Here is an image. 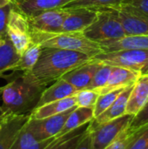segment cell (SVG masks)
Returning a JSON list of instances; mask_svg holds the SVG:
<instances>
[{"label": "cell", "instance_id": "6da1fadb", "mask_svg": "<svg viewBox=\"0 0 148 149\" xmlns=\"http://www.w3.org/2000/svg\"><path fill=\"white\" fill-rule=\"evenodd\" d=\"M90 60V57L79 52L42 48L38 60L28 72L35 81L46 87L48 84Z\"/></svg>", "mask_w": 148, "mask_h": 149}, {"label": "cell", "instance_id": "7a4b0ae2", "mask_svg": "<svg viewBox=\"0 0 148 149\" xmlns=\"http://www.w3.org/2000/svg\"><path fill=\"white\" fill-rule=\"evenodd\" d=\"M45 86L35 81L30 73L22 72L0 87L2 109L6 116L30 114L38 106Z\"/></svg>", "mask_w": 148, "mask_h": 149}, {"label": "cell", "instance_id": "3957f363", "mask_svg": "<svg viewBox=\"0 0 148 149\" xmlns=\"http://www.w3.org/2000/svg\"><path fill=\"white\" fill-rule=\"evenodd\" d=\"M32 43L42 48H56L84 53L91 58L103 52L99 43L88 39L82 32H43L31 28Z\"/></svg>", "mask_w": 148, "mask_h": 149}, {"label": "cell", "instance_id": "277c9868", "mask_svg": "<svg viewBox=\"0 0 148 149\" xmlns=\"http://www.w3.org/2000/svg\"><path fill=\"white\" fill-rule=\"evenodd\" d=\"M97 18L82 33L85 38L99 44L120 39L126 32L120 18L113 9H99Z\"/></svg>", "mask_w": 148, "mask_h": 149}, {"label": "cell", "instance_id": "5b68a950", "mask_svg": "<svg viewBox=\"0 0 148 149\" xmlns=\"http://www.w3.org/2000/svg\"><path fill=\"white\" fill-rule=\"evenodd\" d=\"M91 60L101 65L123 67L142 72L148 65V50L127 49L101 52L92 58Z\"/></svg>", "mask_w": 148, "mask_h": 149}, {"label": "cell", "instance_id": "8992f818", "mask_svg": "<svg viewBox=\"0 0 148 149\" xmlns=\"http://www.w3.org/2000/svg\"><path fill=\"white\" fill-rule=\"evenodd\" d=\"M133 115L124 114L117 119L101 124L90 129L91 149H105L109 146L126 127H128ZM90 126V125H89Z\"/></svg>", "mask_w": 148, "mask_h": 149}, {"label": "cell", "instance_id": "52a82bcc", "mask_svg": "<svg viewBox=\"0 0 148 149\" xmlns=\"http://www.w3.org/2000/svg\"><path fill=\"white\" fill-rule=\"evenodd\" d=\"M75 107L71 108L62 113L45 119H29V120L25 124V127L31 132L37 142L56 137L64 127L67 117Z\"/></svg>", "mask_w": 148, "mask_h": 149}, {"label": "cell", "instance_id": "ba28073f", "mask_svg": "<svg viewBox=\"0 0 148 149\" xmlns=\"http://www.w3.org/2000/svg\"><path fill=\"white\" fill-rule=\"evenodd\" d=\"M113 9L118 15L126 36H148V16L123 3Z\"/></svg>", "mask_w": 148, "mask_h": 149}, {"label": "cell", "instance_id": "9c48e42d", "mask_svg": "<svg viewBox=\"0 0 148 149\" xmlns=\"http://www.w3.org/2000/svg\"><path fill=\"white\" fill-rule=\"evenodd\" d=\"M68 10L58 8L32 16H26L31 28L43 32H61Z\"/></svg>", "mask_w": 148, "mask_h": 149}, {"label": "cell", "instance_id": "30bf717a", "mask_svg": "<svg viewBox=\"0 0 148 149\" xmlns=\"http://www.w3.org/2000/svg\"><path fill=\"white\" fill-rule=\"evenodd\" d=\"M66 17L61 32H83L97 18L98 10L91 8H66Z\"/></svg>", "mask_w": 148, "mask_h": 149}, {"label": "cell", "instance_id": "8fae6325", "mask_svg": "<svg viewBox=\"0 0 148 149\" xmlns=\"http://www.w3.org/2000/svg\"><path fill=\"white\" fill-rule=\"evenodd\" d=\"M30 119V114L6 116L0 128V149H10Z\"/></svg>", "mask_w": 148, "mask_h": 149}, {"label": "cell", "instance_id": "7c38bea8", "mask_svg": "<svg viewBox=\"0 0 148 149\" xmlns=\"http://www.w3.org/2000/svg\"><path fill=\"white\" fill-rule=\"evenodd\" d=\"M141 74V72L123 67L113 66L111 74L106 86L97 91L99 93V94H104L113 90L126 88L133 85Z\"/></svg>", "mask_w": 148, "mask_h": 149}, {"label": "cell", "instance_id": "4fadbf2b", "mask_svg": "<svg viewBox=\"0 0 148 149\" xmlns=\"http://www.w3.org/2000/svg\"><path fill=\"white\" fill-rule=\"evenodd\" d=\"M100 65L101 64L90 60L65 73L62 79L74 86L78 91L86 89Z\"/></svg>", "mask_w": 148, "mask_h": 149}, {"label": "cell", "instance_id": "5bb4252c", "mask_svg": "<svg viewBox=\"0 0 148 149\" xmlns=\"http://www.w3.org/2000/svg\"><path fill=\"white\" fill-rule=\"evenodd\" d=\"M133 85L126 87L120 93L118 98L114 100V102L109 107V108H107L103 113H101L100 115L93 119L90 123L89 128L93 129L101 124H104L106 122H108L110 120H113L114 119H117L126 114V108L128 98L130 96Z\"/></svg>", "mask_w": 148, "mask_h": 149}, {"label": "cell", "instance_id": "9a60e30c", "mask_svg": "<svg viewBox=\"0 0 148 149\" xmlns=\"http://www.w3.org/2000/svg\"><path fill=\"white\" fill-rule=\"evenodd\" d=\"M148 100V73H142L134 83L128 98L126 114L135 115Z\"/></svg>", "mask_w": 148, "mask_h": 149}, {"label": "cell", "instance_id": "2e32d148", "mask_svg": "<svg viewBox=\"0 0 148 149\" xmlns=\"http://www.w3.org/2000/svg\"><path fill=\"white\" fill-rule=\"evenodd\" d=\"M77 92L78 90L71 84H69L67 81H65L62 78L58 79L51 86L45 88L43 91L37 107L53 101L60 100L73 96Z\"/></svg>", "mask_w": 148, "mask_h": 149}, {"label": "cell", "instance_id": "e0dca14e", "mask_svg": "<svg viewBox=\"0 0 148 149\" xmlns=\"http://www.w3.org/2000/svg\"><path fill=\"white\" fill-rule=\"evenodd\" d=\"M76 107L75 96H71L60 100L53 101L35 108L30 113V119L41 120L62 113Z\"/></svg>", "mask_w": 148, "mask_h": 149}, {"label": "cell", "instance_id": "ac0fdd59", "mask_svg": "<svg viewBox=\"0 0 148 149\" xmlns=\"http://www.w3.org/2000/svg\"><path fill=\"white\" fill-rule=\"evenodd\" d=\"M73 0H20L17 3V7L25 15L32 16L40 12L64 8Z\"/></svg>", "mask_w": 148, "mask_h": 149}, {"label": "cell", "instance_id": "d6986e66", "mask_svg": "<svg viewBox=\"0 0 148 149\" xmlns=\"http://www.w3.org/2000/svg\"><path fill=\"white\" fill-rule=\"evenodd\" d=\"M103 52L120 50H148V36H126L120 39L99 44Z\"/></svg>", "mask_w": 148, "mask_h": 149}, {"label": "cell", "instance_id": "ffe728a7", "mask_svg": "<svg viewBox=\"0 0 148 149\" xmlns=\"http://www.w3.org/2000/svg\"><path fill=\"white\" fill-rule=\"evenodd\" d=\"M94 119L93 109L92 108H84V107H75L69 116L67 117L64 127L61 131L57 134L56 138L63 136L89 122Z\"/></svg>", "mask_w": 148, "mask_h": 149}, {"label": "cell", "instance_id": "44dd1931", "mask_svg": "<svg viewBox=\"0 0 148 149\" xmlns=\"http://www.w3.org/2000/svg\"><path fill=\"white\" fill-rule=\"evenodd\" d=\"M91 122L58 138L44 149H75L85 136Z\"/></svg>", "mask_w": 148, "mask_h": 149}, {"label": "cell", "instance_id": "7402d4cb", "mask_svg": "<svg viewBox=\"0 0 148 149\" xmlns=\"http://www.w3.org/2000/svg\"><path fill=\"white\" fill-rule=\"evenodd\" d=\"M42 47L36 43H31V45L26 49V51L20 56L17 63L12 68L13 72H30L40 56Z\"/></svg>", "mask_w": 148, "mask_h": 149}, {"label": "cell", "instance_id": "603a6c76", "mask_svg": "<svg viewBox=\"0 0 148 149\" xmlns=\"http://www.w3.org/2000/svg\"><path fill=\"white\" fill-rule=\"evenodd\" d=\"M20 56L17 53L7 37L0 45V76L5 72L11 71L17 63Z\"/></svg>", "mask_w": 148, "mask_h": 149}, {"label": "cell", "instance_id": "cb8c5ba5", "mask_svg": "<svg viewBox=\"0 0 148 149\" xmlns=\"http://www.w3.org/2000/svg\"><path fill=\"white\" fill-rule=\"evenodd\" d=\"M6 37L19 56H21L32 43L30 33L12 28H6Z\"/></svg>", "mask_w": 148, "mask_h": 149}, {"label": "cell", "instance_id": "d4e9b609", "mask_svg": "<svg viewBox=\"0 0 148 149\" xmlns=\"http://www.w3.org/2000/svg\"><path fill=\"white\" fill-rule=\"evenodd\" d=\"M128 0H73L64 8H91L95 10L107 9L126 3Z\"/></svg>", "mask_w": 148, "mask_h": 149}, {"label": "cell", "instance_id": "484cf974", "mask_svg": "<svg viewBox=\"0 0 148 149\" xmlns=\"http://www.w3.org/2000/svg\"><path fill=\"white\" fill-rule=\"evenodd\" d=\"M147 127H148L140 128H132L128 126V127L122 131L120 134L105 149H126L128 145Z\"/></svg>", "mask_w": 148, "mask_h": 149}, {"label": "cell", "instance_id": "4316f807", "mask_svg": "<svg viewBox=\"0 0 148 149\" xmlns=\"http://www.w3.org/2000/svg\"><path fill=\"white\" fill-rule=\"evenodd\" d=\"M125 88L117 89V90H113V91H111V92L104 93V94H100L99 96V98L96 101V104L94 106V108H93L94 119L96 117H98L99 115H100L101 113H103L107 108H109V107L114 102V100L118 98V96L120 94V93Z\"/></svg>", "mask_w": 148, "mask_h": 149}, {"label": "cell", "instance_id": "83f0119b", "mask_svg": "<svg viewBox=\"0 0 148 149\" xmlns=\"http://www.w3.org/2000/svg\"><path fill=\"white\" fill-rule=\"evenodd\" d=\"M99 95L100 94L97 90H92V89L79 90L74 95L76 100V107L93 109Z\"/></svg>", "mask_w": 148, "mask_h": 149}, {"label": "cell", "instance_id": "f1b7e54d", "mask_svg": "<svg viewBox=\"0 0 148 149\" xmlns=\"http://www.w3.org/2000/svg\"><path fill=\"white\" fill-rule=\"evenodd\" d=\"M113 66L106 65H101L99 68L95 72L90 85L86 89H92V90H99L103 86H106L109 76L111 74Z\"/></svg>", "mask_w": 148, "mask_h": 149}, {"label": "cell", "instance_id": "f546056e", "mask_svg": "<svg viewBox=\"0 0 148 149\" xmlns=\"http://www.w3.org/2000/svg\"><path fill=\"white\" fill-rule=\"evenodd\" d=\"M129 127L132 128H140L148 127V100L142 108L133 115Z\"/></svg>", "mask_w": 148, "mask_h": 149}, {"label": "cell", "instance_id": "4dcf8cb0", "mask_svg": "<svg viewBox=\"0 0 148 149\" xmlns=\"http://www.w3.org/2000/svg\"><path fill=\"white\" fill-rule=\"evenodd\" d=\"M148 148V127L136 137L126 149H147Z\"/></svg>", "mask_w": 148, "mask_h": 149}, {"label": "cell", "instance_id": "1f68e13d", "mask_svg": "<svg viewBox=\"0 0 148 149\" xmlns=\"http://www.w3.org/2000/svg\"><path fill=\"white\" fill-rule=\"evenodd\" d=\"M11 5L12 4H10L0 8V37L1 38L6 37V27H7L8 17H9V13Z\"/></svg>", "mask_w": 148, "mask_h": 149}, {"label": "cell", "instance_id": "d6a6232c", "mask_svg": "<svg viewBox=\"0 0 148 149\" xmlns=\"http://www.w3.org/2000/svg\"><path fill=\"white\" fill-rule=\"evenodd\" d=\"M126 4L148 16V0H128Z\"/></svg>", "mask_w": 148, "mask_h": 149}, {"label": "cell", "instance_id": "836d02e7", "mask_svg": "<svg viewBox=\"0 0 148 149\" xmlns=\"http://www.w3.org/2000/svg\"><path fill=\"white\" fill-rule=\"evenodd\" d=\"M75 149H91V135H90L89 129L85 136L82 139L80 143L77 146V148Z\"/></svg>", "mask_w": 148, "mask_h": 149}, {"label": "cell", "instance_id": "e575fe53", "mask_svg": "<svg viewBox=\"0 0 148 149\" xmlns=\"http://www.w3.org/2000/svg\"><path fill=\"white\" fill-rule=\"evenodd\" d=\"M55 138L56 137H52L51 139H48V140H45V141H43L36 142V143H34L33 145H31V147H29L28 148L26 149H44L55 140Z\"/></svg>", "mask_w": 148, "mask_h": 149}, {"label": "cell", "instance_id": "d590c367", "mask_svg": "<svg viewBox=\"0 0 148 149\" xmlns=\"http://www.w3.org/2000/svg\"><path fill=\"white\" fill-rule=\"evenodd\" d=\"M17 3V0H0V8L6 6V5Z\"/></svg>", "mask_w": 148, "mask_h": 149}, {"label": "cell", "instance_id": "8d00e7d4", "mask_svg": "<svg viewBox=\"0 0 148 149\" xmlns=\"http://www.w3.org/2000/svg\"><path fill=\"white\" fill-rule=\"evenodd\" d=\"M5 117H6V115H5L4 112L3 111L2 107H1V104H0V121H1V120H3Z\"/></svg>", "mask_w": 148, "mask_h": 149}, {"label": "cell", "instance_id": "74e56055", "mask_svg": "<svg viewBox=\"0 0 148 149\" xmlns=\"http://www.w3.org/2000/svg\"><path fill=\"white\" fill-rule=\"evenodd\" d=\"M142 73H148V65L143 70V72H142Z\"/></svg>", "mask_w": 148, "mask_h": 149}, {"label": "cell", "instance_id": "f35d334b", "mask_svg": "<svg viewBox=\"0 0 148 149\" xmlns=\"http://www.w3.org/2000/svg\"><path fill=\"white\" fill-rule=\"evenodd\" d=\"M5 38V37H4ZM4 38H0V45H2V43L3 42V39H4Z\"/></svg>", "mask_w": 148, "mask_h": 149}, {"label": "cell", "instance_id": "ab89813d", "mask_svg": "<svg viewBox=\"0 0 148 149\" xmlns=\"http://www.w3.org/2000/svg\"><path fill=\"white\" fill-rule=\"evenodd\" d=\"M3 120H1V121H0V128H1V126H2V122H3Z\"/></svg>", "mask_w": 148, "mask_h": 149}, {"label": "cell", "instance_id": "60d3db41", "mask_svg": "<svg viewBox=\"0 0 148 149\" xmlns=\"http://www.w3.org/2000/svg\"><path fill=\"white\" fill-rule=\"evenodd\" d=\"M147 149H148V148H147Z\"/></svg>", "mask_w": 148, "mask_h": 149}, {"label": "cell", "instance_id": "b9f144b4", "mask_svg": "<svg viewBox=\"0 0 148 149\" xmlns=\"http://www.w3.org/2000/svg\"><path fill=\"white\" fill-rule=\"evenodd\" d=\"M0 38H1V37H0Z\"/></svg>", "mask_w": 148, "mask_h": 149}]
</instances>
